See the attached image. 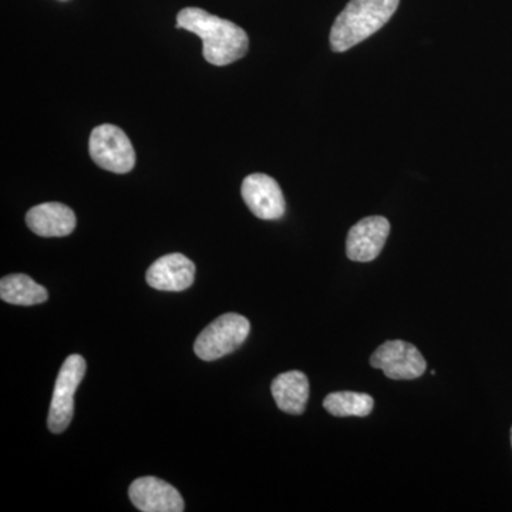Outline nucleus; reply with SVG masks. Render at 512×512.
<instances>
[{"mask_svg":"<svg viewBox=\"0 0 512 512\" xmlns=\"http://www.w3.org/2000/svg\"><path fill=\"white\" fill-rule=\"evenodd\" d=\"M177 28L194 33L202 40V55L214 66H228L248 53L247 33L227 19L200 8H185L178 13Z\"/></svg>","mask_w":512,"mask_h":512,"instance_id":"f257e3e1","label":"nucleus"},{"mask_svg":"<svg viewBox=\"0 0 512 512\" xmlns=\"http://www.w3.org/2000/svg\"><path fill=\"white\" fill-rule=\"evenodd\" d=\"M399 3L400 0H350L330 30L333 52H348L375 35L393 18Z\"/></svg>","mask_w":512,"mask_h":512,"instance_id":"f03ea898","label":"nucleus"},{"mask_svg":"<svg viewBox=\"0 0 512 512\" xmlns=\"http://www.w3.org/2000/svg\"><path fill=\"white\" fill-rule=\"evenodd\" d=\"M251 323L238 313H225L202 330L194 343L195 355L205 362L235 352L247 340Z\"/></svg>","mask_w":512,"mask_h":512,"instance_id":"7ed1b4c3","label":"nucleus"},{"mask_svg":"<svg viewBox=\"0 0 512 512\" xmlns=\"http://www.w3.org/2000/svg\"><path fill=\"white\" fill-rule=\"evenodd\" d=\"M89 151L94 163L110 173H130L136 165V153L130 138L113 124L94 128L90 136Z\"/></svg>","mask_w":512,"mask_h":512,"instance_id":"20e7f679","label":"nucleus"},{"mask_svg":"<svg viewBox=\"0 0 512 512\" xmlns=\"http://www.w3.org/2000/svg\"><path fill=\"white\" fill-rule=\"evenodd\" d=\"M86 360L80 355H70L57 376L47 427L52 433L66 431L74 414V393L86 375Z\"/></svg>","mask_w":512,"mask_h":512,"instance_id":"39448f33","label":"nucleus"},{"mask_svg":"<svg viewBox=\"0 0 512 512\" xmlns=\"http://www.w3.org/2000/svg\"><path fill=\"white\" fill-rule=\"evenodd\" d=\"M370 365L383 370L384 375L393 380L417 379L427 370L426 359L420 350L404 340L383 343L370 357Z\"/></svg>","mask_w":512,"mask_h":512,"instance_id":"423d86ee","label":"nucleus"},{"mask_svg":"<svg viewBox=\"0 0 512 512\" xmlns=\"http://www.w3.org/2000/svg\"><path fill=\"white\" fill-rule=\"evenodd\" d=\"M242 198L252 214L259 220H281L285 215L286 202L279 184L269 175H248L242 183Z\"/></svg>","mask_w":512,"mask_h":512,"instance_id":"0eeeda50","label":"nucleus"},{"mask_svg":"<svg viewBox=\"0 0 512 512\" xmlns=\"http://www.w3.org/2000/svg\"><path fill=\"white\" fill-rule=\"evenodd\" d=\"M390 234V222L384 217H367L350 228L346 254L350 261L372 262L383 251Z\"/></svg>","mask_w":512,"mask_h":512,"instance_id":"6e6552de","label":"nucleus"},{"mask_svg":"<svg viewBox=\"0 0 512 512\" xmlns=\"http://www.w3.org/2000/svg\"><path fill=\"white\" fill-rule=\"evenodd\" d=\"M128 497L143 512H183V497L173 485L157 477H141L128 488Z\"/></svg>","mask_w":512,"mask_h":512,"instance_id":"1a4fd4ad","label":"nucleus"},{"mask_svg":"<svg viewBox=\"0 0 512 512\" xmlns=\"http://www.w3.org/2000/svg\"><path fill=\"white\" fill-rule=\"evenodd\" d=\"M146 279L157 291H185L194 284L195 265L183 254L164 255L148 268Z\"/></svg>","mask_w":512,"mask_h":512,"instance_id":"9d476101","label":"nucleus"},{"mask_svg":"<svg viewBox=\"0 0 512 512\" xmlns=\"http://www.w3.org/2000/svg\"><path fill=\"white\" fill-rule=\"evenodd\" d=\"M26 224L39 237H67L76 228V215L60 202H45L29 210Z\"/></svg>","mask_w":512,"mask_h":512,"instance_id":"9b49d317","label":"nucleus"},{"mask_svg":"<svg viewBox=\"0 0 512 512\" xmlns=\"http://www.w3.org/2000/svg\"><path fill=\"white\" fill-rule=\"evenodd\" d=\"M271 392L279 410L298 416L305 412L309 400L308 376L299 370L282 373L272 382Z\"/></svg>","mask_w":512,"mask_h":512,"instance_id":"f8f14e48","label":"nucleus"},{"mask_svg":"<svg viewBox=\"0 0 512 512\" xmlns=\"http://www.w3.org/2000/svg\"><path fill=\"white\" fill-rule=\"evenodd\" d=\"M0 298L10 305L33 306L46 302L49 292L28 275L13 274L0 281Z\"/></svg>","mask_w":512,"mask_h":512,"instance_id":"ddd939ff","label":"nucleus"},{"mask_svg":"<svg viewBox=\"0 0 512 512\" xmlns=\"http://www.w3.org/2000/svg\"><path fill=\"white\" fill-rule=\"evenodd\" d=\"M323 407L335 417H366L375 409V400L367 393L335 392L326 396Z\"/></svg>","mask_w":512,"mask_h":512,"instance_id":"4468645a","label":"nucleus"},{"mask_svg":"<svg viewBox=\"0 0 512 512\" xmlns=\"http://www.w3.org/2000/svg\"><path fill=\"white\" fill-rule=\"evenodd\" d=\"M511 444H512V429H511Z\"/></svg>","mask_w":512,"mask_h":512,"instance_id":"2eb2a0df","label":"nucleus"}]
</instances>
